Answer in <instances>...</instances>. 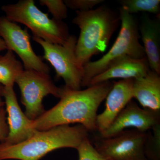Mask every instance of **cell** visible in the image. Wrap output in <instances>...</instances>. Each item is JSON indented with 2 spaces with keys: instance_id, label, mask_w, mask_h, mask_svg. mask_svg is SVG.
<instances>
[{
  "instance_id": "ba28073f",
  "label": "cell",
  "mask_w": 160,
  "mask_h": 160,
  "mask_svg": "<svg viewBox=\"0 0 160 160\" xmlns=\"http://www.w3.org/2000/svg\"><path fill=\"white\" fill-rule=\"evenodd\" d=\"M148 132L126 129L109 138H97L94 147L109 160H147L145 146Z\"/></svg>"
},
{
  "instance_id": "ffe728a7",
  "label": "cell",
  "mask_w": 160,
  "mask_h": 160,
  "mask_svg": "<svg viewBox=\"0 0 160 160\" xmlns=\"http://www.w3.org/2000/svg\"><path fill=\"white\" fill-rule=\"evenodd\" d=\"M77 150L79 160H109L97 151L89 138L84 140Z\"/></svg>"
},
{
  "instance_id": "5b68a950",
  "label": "cell",
  "mask_w": 160,
  "mask_h": 160,
  "mask_svg": "<svg viewBox=\"0 0 160 160\" xmlns=\"http://www.w3.org/2000/svg\"><path fill=\"white\" fill-rule=\"evenodd\" d=\"M2 10L7 19L25 25L32 32L33 37L47 42L63 45L70 36L66 23L49 18L48 13L41 11L33 0H21L16 4L5 5Z\"/></svg>"
},
{
  "instance_id": "8992f818",
  "label": "cell",
  "mask_w": 160,
  "mask_h": 160,
  "mask_svg": "<svg viewBox=\"0 0 160 160\" xmlns=\"http://www.w3.org/2000/svg\"><path fill=\"white\" fill-rule=\"evenodd\" d=\"M32 39L42 47L43 58L53 66L58 77L64 80V88L71 90H80L84 70L83 66L79 65L76 57V37L70 35L63 45L51 44L35 37Z\"/></svg>"
},
{
  "instance_id": "d6986e66",
  "label": "cell",
  "mask_w": 160,
  "mask_h": 160,
  "mask_svg": "<svg viewBox=\"0 0 160 160\" xmlns=\"http://www.w3.org/2000/svg\"><path fill=\"white\" fill-rule=\"evenodd\" d=\"M41 6H46L53 18L58 21H62L67 17L68 8L62 0H40Z\"/></svg>"
},
{
  "instance_id": "44dd1931",
  "label": "cell",
  "mask_w": 160,
  "mask_h": 160,
  "mask_svg": "<svg viewBox=\"0 0 160 160\" xmlns=\"http://www.w3.org/2000/svg\"><path fill=\"white\" fill-rule=\"evenodd\" d=\"M67 8L76 11L85 12L93 9L97 5L104 2L103 0H66Z\"/></svg>"
},
{
  "instance_id": "5bb4252c",
  "label": "cell",
  "mask_w": 160,
  "mask_h": 160,
  "mask_svg": "<svg viewBox=\"0 0 160 160\" xmlns=\"http://www.w3.org/2000/svg\"><path fill=\"white\" fill-rule=\"evenodd\" d=\"M149 70V63L146 57L140 59L129 57L123 58L93 78L88 87L113 79L138 78L146 75Z\"/></svg>"
},
{
  "instance_id": "8fae6325",
  "label": "cell",
  "mask_w": 160,
  "mask_h": 160,
  "mask_svg": "<svg viewBox=\"0 0 160 160\" xmlns=\"http://www.w3.org/2000/svg\"><path fill=\"white\" fill-rule=\"evenodd\" d=\"M13 86H4L2 96L5 98L6 112L8 113L9 133L4 142L6 146L19 144L32 137L38 130L32 126V120L23 112L18 103Z\"/></svg>"
},
{
  "instance_id": "7402d4cb",
  "label": "cell",
  "mask_w": 160,
  "mask_h": 160,
  "mask_svg": "<svg viewBox=\"0 0 160 160\" xmlns=\"http://www.w3.org/2000/svg\"><path fill=\"white\" fill-rule=\"evenodd\" d=\"M6 110L0 107V142H4L9 133V129L6 122Z\"/></svg>"
},
{
  "instance_id": "9a60e30c",
  "label": "cell",
  "mask_w": 160,
  "mask_h": 160,
  "mask_svg": "<svg viewBox=\"0 0 160 160\" xmlns=\"http://www.w3.org/2000/svg\"><path fill=\"white\" fill-rule=\"evenodd\" d=\"M133 96L144 109L160 112V75L150 69L145 76L135 79Z\"/></svg>"
},
{
  "instance_id": "52a82bcc",
  "label": "cell",
  "mask_w": 160,
  "mask_h": 160,
  "mask_svg": "<svg viewBox=\"0 0 160 160\" xmlns=\"http://www.w3.org/2000/svg\"><path fill=\"white\" fill-rule=\"evenodd\" d=\"M21 92V102L25 107V114L34 120L46 111L43 98L49 94L57 98L62 96L64 89L55 85L49 74L34 70L25 69L15 81Z\"/></svg>"
},
{
  "instance_id": "6da1fadb",
  "label": "cell",
  "mask_w": 160,
  "mask_h": 160,
  "mask_svg": "<svg viewBox=\"0 0 160 160\" xmlns=\"http://www.w3.org/2000/svg\"><path fill=\"white\" fill-rule=\"evenodd\" d=\"M112 85L113 82L108 81L82 90H69L63 87L59 102L32 120V128L43 131L55 126L78 123L89 132L96 131L98 109Z\"/></svg>"
},
{
  "instance_id": "603a6c76",
  "label": "cell",
  "mask_w": 160,
  "mask_h": 160,
  "mask_svg": "<svg viewBox=\"0 0 160 160\" xmlns=\"http://www.w3.org/2000/svg\"><path fill=\"white\" fill-rule=\"evenodd\" d=\"M7 49L6 43L2 38L0 37V51Z\"/></svg>"
},
{
  "instance_id": "2e32d148",
  "label": "cell",
  "mask_w": 160,
  "mask_h": 160,
  "mask_svg": "<svg viewBox=\"0 0 160 160\" xmlns=\"http://www.w3.org/2000/svg\"><path fill=\"white\" fill-rule=\"evenodd\" d=\"M24 70L20 61L13 52L8 50L4 55L0 56V84L4 86H13L17 78Z\"/></svg>"
},
{
  "instance_id": "7a4b0ae2",
  "label": "cell",
  "mask_w": 160,
  "mask_h": 160,
  "mask_svg": "<svg viewBox=\"0 0 160 160\" xmlns=\"http://www.w3.org/2000/svg\"><path fill=\"white\" fill-rule=\"evenodd\" d=\"M72 23L80 33L75 47L78 62L83 66L93 56L106 51L112 35L121 24L119 12L105 6L85 12L76 11Z\"/></svg>"
},
{
  "instance_id": "277c9868",
  "label": "cell",
  "mask_w": 160,
  "mask_h": 160,
  "mask_svg": "<svg viewBox=\"0 0 160 160\" xmlns=\"http://www.w3.org/2000/svg\"><path fill=\"white\" fill-rule=\"evenodd\" d=\"M121 29L113 46L99 59L89 62L83 66L82 86L87 87L90 81L102 73L113 63L126 57L135 58H146L145 50L140 42L138 23L133 15L122 8L119 9Z\"/></svg>"
},
{
  "instance_id": "ac0fdd59",
  "label": "cell",
  "mask_w": 160,
  "mask_h": 160,
  "mask_svg": "<svg viewBox=\"0 0 160 160\" xmlns=\"http://www.w3.org/2000/svg\"><path fill=\"white\" fill-rule=\"evenodd\" d=\"M148 131L145 146V154L147 160H160V124Z\"/></svg>"
},
{
  "instance_id": "30bf717a",
  "label": "cell",
  "mask_w": 160,
  "mask_h": 160,
  "mask_svg": "<svg viewBox=\"0 0 160 160\" xmlns=\"http://www.w3.org/2000/svg\"><path fill=\"white\" fill-rule=\"evenodd\" d=\"M160 124V112L142 109L132 100L105 131L99 133V137L109 138L123 130L133 128L142 132L150 131Z\"/></svg>"
},
{
  "instance_id": "7c38bea8",
  "label": "cell",
  "mask_w": 160,
  "mask_h": 160,
  "mask_svg": "<svg viewBox=\"0 0 160 160\" xmlns=\"http://www.w3.org/2000/svg\"><path fill=\"white\" fill-rule=\"evenodd\" d=\"M133 79L113 81L112 88L106 98V107L98 115L96 122L99 133L105 131L133 98Z\"/></svg>"
},
{
  "instance_id": "e0dca14e",
  "label": "cell",
  "mask_w": 160,
  "mask_h": 160,
  "mask_svg": "<svg viewBox=\"0 0 160 160\" xmlns=\"http://www.w3.org/2000/svg\"><path fill=\"white\" fill-rule=\"evenodd\" d=\"M119 2L121 8L130 14L141 12L160 15V0H121Z\"/></svg>"
},
{
  "instance_id": "9c48e42d",
  "label": "cell",
  "mask_w": 160,
  "mask_h": 160,
  "mask_svg": "<svg viewBox=\"0 0 160 160\" xmlns=\"http://www.w3.org/2000/svg\"><path fill=\"white\" fill-rule=\"evenodd\" d=\"M0 37L6 43L7 50L15 52L22 59L25 69L49 74L50 68L32 49L27 29H22L6 17H0Z\"/></svg>"
},
{
  "instance_id": "3957f363",
  "label": "cell",
  "mask_w": 160,
  "mask_h": 160,
  "mask_svg": "<svg viewBox=\"0 0 160 160\" xmlns=\"http://www.w3.org/2000/svg\"><path fill=\"white\" fill-rule=\"evenodd\" d=\"M89 132L82 125H62L37 131L32 137L12 146L0 144V160H40L49 152L64 148L77 149L88 138Z\"/></svg>"
},
{
  "instance_id": "cb8c5ba5",
  "label": "cell",
  "mask_w": 160,
  "mask_h": 160,
  "mask_svg": "<svg viewBox=\"0 0 160 160\" xmlns=\"http://www.w3.org/2000/svg\"><path fill=\"white\" fill-rule=\"evenodd\" d=\"M3 86L2 84H0V107H3L5 104V102H3L2 99V90Z\"/></svg>"
},
{
  "instance_id": "4fadbf2b",
  "label": "cell",
  "mask_w": 160,
  "mask_h": 160,
  "mask_svg": "<svg viewBox=\"0 0 160 160\" xmlns=\"http://www.w3.org/2000/svg\"><path fill=\"white\" fill-rule=\"evenodd\" d=\"M140 38L150 70L160 75V17L144 13L138 24Z\"/></svg>"
}]
</instances>
